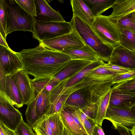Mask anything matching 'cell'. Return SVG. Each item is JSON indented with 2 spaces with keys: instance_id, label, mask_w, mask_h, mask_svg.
<instances>
[{
  "instance_id": "1",
  "label": "cell",
  "mask_w": 135,
  "mask_h": 135,
  "mask_svg": "<svg viewBox=\"0 0 135 135\" xmlns=\"http://www.w3.org/2000/svg\"><path fill=\"white\" fill-rule=\"evenodd\" d=\"M23 65V69L34 79L51 77L71 60L63 53L50 50L41 44L23 49L17 52Z\"/></svg>"
},
{
  "instance_id": "2",
  "label": "cell",
  "mask_w": 135,
  "mask_h": 135,
  "mask_svg": "<svg viewBox=\"0 0 135 135\" xmlns=\"http://www.w3.org/2000/svg\"><path fill=\"white\" fill-rule=\"evenodd\" d=\"M70 22L73 29L96 52L100 60L108 63L113 49L102 42L94 33L90 27L78 17L73 16Z\"/></svg>"
},
{
  "instance_id": "3",
  "label": "cell",
  "mask_w": 135,
  "mask_h": 135,
  "mask_svg": "<svg viewBox=\"0 0 135 135\" xmlns=\"http://www.w3.org/2000/svg\"><path fill=\"white\" fill-rule=\"evenodd\" d=\"M90 27L95 35L107 45L113 49L120 44V29L108 16L102 15L95 17Z\"/></svg>"
},
{
  "instance_id": "4",
  "label": "cell",
  "mask_w": 135,
  "mask_h": 135,
  "mask_svg": "<svg viewBox=\"0 0 135 135\" xmlns=\"http://www.w3.org/2000/svg\"><path fill=\"white\" fill-rule=\"evenodd\" d=\"M8 17L6 35L16 31L33 32L34 17L25 11L15 0H6Z\"/></svg>"
},
{
  "instance_id": "5",
  "label": "cell",
  "mask_w": 135,
  "mask_h": 135,
  "mask_svg": "<svg viewBox=\"0 0 135 135\" xmlns=\"http://www.w3.org/2000/svg\"><path fill=\"white\" fill-rule=\"evenodd\" d=\"M114 75L97 76L87 75L81 80L68 89L73 92L85 88L89 92L91 103H97L100 98L112 88Z\"/></svg>"
},
{
  "instance_id": "6",
  "label": "cell",
  "mask_w": 135,
  "mask_h": 135,
  "mask_svg": "<svg viewBox=\"0 0 135 135\" xmlns=\"http://www.w3.org/2000/svg\"><path fill=\"white\" fill-rule=\"evenodd\" d=\"M73 29L70 22L35 20L32 37L40 42L69 33Z\"/></svg>"
},
{
  "instance_id": "7",
  "label": "cell",
  "mask_w": 135,
  "mask_h": 135,
  "mask_svg": "<svg viewBox=\"0 0 135 135\" xmlns=\"http://www.w3.org/2000/svg\"><path fill=\"white\" fill-rule=\"evenodd\" d=\"M39 42L50 50L60 52L71 49L81 48L86 44L74 29L69 33Z\"/></svg>"
},
{
  "instance_id": "8",
  "label": "cell",
  "mask_w": 135,
  "mask_h": 135,
  "mask_svg": "<svg viewBox=\"0 0 135 135\" xmlns=\"http://www.w3.org/2000/svg\"><path fill=\"white\" fill-rule=\"evenodd\" d=\"M135 107L126 109L109 105L104 119L110 121L116 130L120 127L129 131L135 126Z\"/></svg>"
},
{
  "instance_id": "9",
  "label": "cell",
  "mask_w": 135,
  "mask_h": 135,
  "mask_svg": "<svg viewBox=\"0 0 135 135\" xmlns=\"http://www.w3.org/2000/svg\"><path fill=\"white\" fill-rule=\"evenodd\" d=\"M23 119L22 113L0 91V121L8 128L15 131Z\"/></svg>"
},
{
  "instance_id": "10",
  "label": "cell",
  "mask_w": 135,
  "mask_h": 135,
  "mask_svg": "<svg viewBox=\"0 0 135 135\" xmlns=\"http://www.w3.org/2000/svg\"><path fill=\"white\" fill-rule=\"evenodd\" d=\"M104 63L100 59L92 62L75 75L62 81L50 91L51 96L55 99L60 96L65 90L81 80L91 70Z\"/></svg>"
},
{
  "instance_id": "11",
  "label": "cell",
  "mask_w": 135,
  "mask_h": 135,
  "mask_svg": "<svg viewBox=\"0 0 135 135\" xmlns=\"http://www.w3.org/2000/svg\"><path fill=\"white\" fill-rule=\"evenodd\" d=\"M0 63L6 75H12L23 69L22 62L17 52L1 45Z\"/></svg>"
},
{
  "instance_id": "12",
  "label": "cell",
  "mask_w": 135,
  "mask_h": 135,
  "mask_svg": "<svg viewBox=\"0 0 135 135\" xmlns=\"http://www.w3.org/2000/svg\"><path fill=\"white\" fill-rule=\"evenodd\" d=\"M108 62L124 67L135 69V51L130 50L120 44L113 48Z\"/></svg>"
},
{
  "instance_id": "13",
  "label": "cell",
  "mask_w": 135,
  "mask_h": 135,
  "mask_svg": "<svg viewBox=\"0 0 135 135\" xmlns=\"http://www.w3.org/2000/svg\"><path fill=\"white\" fill-rule=\"evenodd\" d=\"M109 105L117 108L131 109L135 107V93L112 89Z\"/></svg>"
},
{
  "instance_id": "14",
  "label": "cell",
  "mask_w": 135,
  "mask_h": 135,
  "mask_svg": "<svg viewBox=\"0 0 135 135\" xmlns=\"http://www.w3.org/2000/svg\"><path fill=\"white\" fill-rule=\"evenodd\" d=\"M22 96L24 104L27 105L32 100L33 91L28 74L21 69L12 75Z\"/></svg>"
},
{
  "instance_id": "15",
  "label": "cell",
  "mask_w": 135,
  "mask_h": 135,
  "mask_svg": "<svg viewBox=\"0 0 135 135\" xmlns=\"http://www.w3.org/2000/svg\"><path fill=\"white\" fill-rule=\"evenodd\" d=\"M36 16L35 20L42 21H65L59 12L53 9L45 0H35Z\"/></svg>"
},
{
  "instance_id": "16",
  "label": "cell",
  "mask_w": 135,
  "mask_h": 135,
  "mask_svg": "<svg viewBox=\"0 0 135 135\" xmlns=\"http://www.w3.org/2000/svg\"><path fill=\"white\" fill-rule=\"evenodd\" d=\"M91 62L80 60H71L54 74L52 79L53 80L61 82L75 75Z\"/></svg>"
},
{
  "instance_id": "17",
  "label": "cell",
  "mask_w": 135,
  "mask_h": 135,
  "mask_svg": "<svg viewBox=\"0 0 135 135\" xmlns=\"http://www.w3.org/2000/svg\"><path fill=\"white\" fill-rule=\"evenodd\" d=\"M111 8L113 11L108 16L112 21L115 22L135 12V0H116Z\"/></svg>"
},
{
  "instance_id": "18",
  "label": "cell",
  "mask_w": 135,
  "mask_h": 135,
  "mask_svg": "<svg viewBox=\"0 0 135 135\" xmlns=\"http://www.w3.org/2000/svg\"><path fill=\"white\" fill-rule=\"evenodd\" d=\"M90 103L89 92L87 89L83 88L71 93L67 99L64 105L76 109H81Z\"/></svg>"
},
{
  "instance_id": "19",
  "label": "cell",
  "mask_w": 135,
  "mask_h": 135,
  "mask_svg": "<svg viewBox=\"0 0 135 135\" xmlns=\"http://www.w3.org/2000/svg\"><path fill=\"white\" fill-rule=\"evenodd\" d=\"M61 52L69 56L71 60H80L93 62L100 59L96 52L86 44L82 47L71 49Z\"/></svg>"
},
{
  "instance_id": "20",
  "label": "cell",
  "mask_w": 135,
  "mask_h": 135,
  "mask_svg": "<svg viewBox=\"0 0 135 135\" xmlns=\"http://www.w3.org/2000/svg\"><path fill=\"white\" fill-rule=\"evenodd\" d=\"M6 95L13 105L20 108L24 105L21 93L12 75H7L5 82Z\"/></svg>"
},
{
  "instance_id": "21",
  "label": "cell",
  "mask_w": 135,
  "mask_h": 135,
  "mask_svg": "<svg viewBox=\"0 0 135 135\" xmlns=\"http://www.w3.org/2000/svg\"><path fill=\"white\" fill-rule=\"evenodd\" d=\"M70 3L73 16L78 17L90 27L95 17L83 0H71Z\"/></svg>"
},
{
  "instance_id": "22",
  "label": "cell",
  "mask_w": 135,
  "mask_h": 135,
  "mask_svg": "<svg viewBox=\"0 0 135 135\" xmlns=\"http://www.w3.org/2000/svg\"><path fill=\"white\" fill-rule=\"evenodd\" d=\"M60 82L53 80L51 77L31 79L33 95L36 96L43 90H45L50 93L52 89Z\"/></svg>"
},
{
  "instance_id": "23",
  "label": "cell",
  "mask_w": 135,
  "mask_h": 135,
  "mask_svg": "<svg viewBox=\"0 0 135 135\" xmlns=\"http://www.w3.org/2000/svg\"><path fill=\"white\" fill-rule=\"evenodd\" d=\"M116 0H84L92 13L95 17L102 15L108 9L111 8Z\"/></svg>"
},
{
  "instance_id": "24",
  "label": "cell",
  "mask_w": 135,
  "mask_h": 135,
  "mask_svg": "<svg viewBox=\"0 0 135 135\" xmlns=\"http://www.w3.org/2000/svg\"><path fill=\"white\" fill-rule=\"evenodd\" d=\"M60 113L64 128L71 135H85L76 124L66 106L64 105Z\"/></svg>"
},
{
  "instance_id": "25",
  "label": "cell",
  "mask_w": 135,
  "mask_h": 135,
  "mask_svg": "<svg viewBox=\"0 0 135 135\" xmlns=\"http://www.w3.org/2000/svg\"><path fill=\"white\" fill-rule=\"evenodd\" d=\"M112 88L101 97L97 103V109L95 120L97 124L102 126L104 119L107 108L109 105V100Z\"/></svg>"
},
{
  "instance_id": "26",
  "label": "cell",
  "mask_w": 135,
  "mask_h": 135,
  "mask_svg": "<svg viewBox=\"0 0 135 135\" xmlns=\"http://www.w3.org/2000/svg\"><path fill=\"white\" fill-rule=\"evenodd\" d=\"M49 93L43 90L37 95L36 109L37 114L40 118L46 114L51 104Z\"/></svg>"
},
{
  "instance_id": "27",
  "label": "cell",
  "mask_w": 135,
  "mask_h": 135,
  "mask_svg": "<svg viewBox=\"0 0 135 135\" xmlns=\"http://www.w3.org/2000/svg\"><path fill=\"white\" fill-rule=\"evenodd\" d=\"M47 115L53 135H63L64 127L60 113Z\"/></svg>"
},
{
  "instance_id": "28",
  "label": "cell",
  "mask_w": 135,
  "mask_h": 135,
  "mask_svg": "<svg viewBox=\"0 0 135 135\" xmlns=\"http://www.w3.org/2000/svg\"><path fill=\"white\" fill-rule=\"evenodd\" d=\"M37 96L33 95L32 100L27 105L25 115L28 124L32 128L40 118L37 114L36 104Z\"/></svg>"
},
{
  "instance_id": "29",
  "label": "cell",
  "mask_w": 135,
  "mask_h": 135,
  "mask_svg": "<svg viewBox=\"0 0 135 135\" xmlns=\"http://www.w3.org/2000/svg\"><path fill=\"white\" fill-rule=\"evenodd\" d=\"M121 32L120 45L130 50L135 51V33L120 29Z\"/></svg>"
},
{
  "instance_id": "30",
  "label": "cell",
  "mask_w": 135,
  "mask_h": 135,
  "mask_svg": "<svg viewBox=\"0 0 135 135\" xmlns=\"http://www.w3.org/2000/svg\"><path fill=\"white\" fill-rule=\"evenodd\" d=\"M36 133L41 135H53L46 114L43 115L34 124L32 128Z\"/></svg>"
},
{
  "instance_id": "31",
  "label": "cell",
  "mask_w": 135,
  "mask_h": 135,
  "mask_svg": "<svg viewBox=\"0 0 135 135\" xmlns=\"http://www.w3.org/2000/svg\"><path fill=\"white\" fill-rule=\"evenodd\" d=\"M115 22L120 29L135 33V12L126 16Z\"/></svg>"
},
{
  "instance_id": "32",
  "label": "cell",
  "mask_w": 135,
  "mask_h": 135,
  "mask_svg": "<svg viewBox=\"0 0 135 135\" xmlns=\"http://www.w3.org/2000/svg\"><path fill=\"white\" fill-rule=\"evenodd\" d=\"M7 17V6L6 1L0 0V33L6 40Z\"/></svg>"
},
{
  "instance_id": "33",
  "label": "cell",
  "mask_w": 135,
  "mask_h": 135,
  "mask_svg": "<svg viewBox=\"0 0 135 135\" xmlns=\"http://www.w3.org/2000/svg\"><path fill=\"white\" fill-rule=\"evenodd\" d=\"M71 94H62L57 98L51 104L46 114L47 115L60 113L69 96Z\"/></svg>"
},
{
  "instance_id": "34",
  "label": "cell",
  "mask_w": 135,
  "mask_h": 135,
  "mask_svg": "<svg viewBox=\"0 0 135 135\" xmlns=\"http://www.w3.org/2000/svg\"><path fill=\"white\" fill-rule=\"evenodd\" d=\"M79 109L80 118L83 125L84 121L87 117L95 119L97 109V105L96 103H90Z\"/></svg>"
},
{
  "instance_id": "35",
  "label": "cell",
  "mask_w": 135,
  "mask_h": 135,
  "mask_svg": "<svg viewBox=\"0 0 135 135\" xmlns=\"http://www.w3.org/2000/svg\"><path fill=\"white\" fill-rule=\"evenodd\" d=\"M112 89L135 93V77L126 79L114 84Z\"/></svg>"
},
{
  "instance_id": "36",
  "label": "cell",
  "mask_w": 135,
  "mask_h": 135,
  "mask_svg": "<svg viewBox=\"0 0 135 135\" xmlns=\"http://www.w3.org/2000/svg\"><path fill=\"white\" fill-rule=\"evenodd\" d=\"M25 11L34 17L36 16V6L35 0H15Z\"/></svg>"
},
{
  "instance_id": "37",
  "label": "cell",
  "mask_w": 135,
  "mask_h": 135,
  "mask_svg": "<svg viewBox=\"0 0 135 135\" xmlns=\"http://www.w3.org/2000/svg\"><path fill=\"white\" fill-rule=\"evenodd\" d=\"M32 129L23 119L15 131L16 135H37Z\"/></svg>"
},
{
  "instance_id": "38",
  "label": "cell",
  "mask_w": 135,
  "mask_h": 135,
  "mask_svg": "<svg viewBox=\"0 0 135 135\" xmlns=\"http://www.w3.org/2000/svg\"><path fill=\"white\" fill-rule=\"evenodd\" d=\"M105 67L115 74L125 73L131 71L135 70L132 69L123 67L120 66L112 64L108 62L104 64Z\"/></svg>"
},
{
  "instance_id": "39",
  "label": "cell",
  "mask_w": 135,
  "mask_h": 135,
  "mask_svg": "<svg viewBox=\"0 0 135 135\" xmlns=\"http://www.w3.org/2000/svg\"><path fill=\"white\" fill-rule=\"evenodd\" d=\"M105 63L91 70L87 75L94 76H102L115 75L105 67L104 65Z\"/></svg>"
},
{
  "instance_id": "40",
  "label": "cell",
  "mask_w": 135,
  "mask_h": 135,
  "mask_svg": "<svg viewBox=\"0 0 135 135\" xmlns=\"http://www.w3.org/2000/svg\"><path fill=\"white\" fill-rule=\"evenodd\" d=\"M97 124L95 119L86 118L83 122V125L87 135H92L94 127Z\"/></svg>"
},
{
  "instance_id": "41",
  "label": "cell",
  "mask_w": 135,
  "mask_h": 135,
  "mask_svg": "<svg viewBox=\"0 0 135 135\" xmlns=\"http://www.w3.org/2000/svg\"><path fill=\"white\" fill-rule=\"evenodd\" d=\"M135 77V70L121 74H115L112 79L113 84L124 80Z\"/></svg>"
},
{
  "instance_id": "42",
  "label": "cell",
  "mask_w": 135,
  "mask_h": 135,
  "mask_svg": "<svg viewBox=\"0 0 135 135\" xmlns=\"http://www.w3.org/2000/svg\"><path fill=\"white\" fill-rule=\"evenodd\" d=\"M6 77V75L4 73L0 63V91L6 95L5 82Z\"/></svg>"
},
{
  "instance_id": "43",
  "label": "cell",
  "mask_w": 135,
  "mask_h": 135,
  "mask_svg": "<svg viewBox=\"0 0 135 135\" xmlns=\"http://www.w3.org/2000/svg\"><path fill=\"white\" fill-rule=\"evenodd\" d=\"M0 133L1 135H16L15 131L8 128L0 121Z\"/></svg>"
},
{
  "instance_id": "44",
  "label": "cell",
  "mask_w": 135,
  "mask_h": 135,
  "mask_svg": "<svg viewBox=\"0 0 135 135\" xmlns=\"http://www.w3.org/2000/svg\"><path fill=\"white\" fill-rule=\"evenodd\" d=\"M92 135H105V134L101 127L97 124L94 127Z\"/></svg>"
},
{
  "instance_id": "45",
  "label": "cell",
  "mask_w": 135,
  "mask_h": 135,
  "mask_svg": "<svg viewBox=\"0 0 135 135\" xmlns=\"http://www.w3.org/2000/svg\"><path fill=\"white\" fill-rule=\"evenodd\" d=\"M0 45L3 46L9 50H11L8 45L6 40H5L0 33Z\"/></svg>"
},
{
  "instance_id": "46",
  "label": "cell",
  "mask_w": 135,
  "mask_h": 135,
  "mask_svg": "<svg viewBox=\"0 0 135 135\" xmlns=\"http://www.w3.org/2000/svg\"><path fill=\"white\" fill-rule=\"evenodd\" d=\"M120 135H131L129 131L120 127H118L117 129Z\"/></svg>"
},
{
  "instance_id": "47",
  "label": "cell",
  "mask_w": 135,
  "mask_h": 135,
  "mask_svg": "<svg viewBox=\"0 0 135 135\" xmlns=\"http://www.w3.org/2000/svg\"><path fill=\"white\" fill-rule=\"evenodd\" d=\"M135 126H134L130 130L132 135H135Z\"/></svg>"
},
{
  "instance_id": "48",
  "label": "cell",
  "mask_w": 135,
  "mask_h": 135,
  "mask_svg": "<svg viewBox=\"0 0 135 135\" xmlns=\"http://www.w3.org/2000/svg\"><path fill=\"white\" fill-rule=\"evenodd\" d=\"M63 135H71L69 132L64 128Z\"/></svg>"
},
{
  "instance_id": "49",
  "label": "cell",
  "mask_w": 135,
  "mask_h": 135,
  "mask_svg": "<svg viewBox=\"0 0 135 135\" xmlns=\"http://www.w3.org/2000/svg\"><path fill=\"white\" fill-rule=\"evenodd\" d=\"M36 134L37 135H41V134H39V133H36Z\"/></svg>"
}]
</instances>
